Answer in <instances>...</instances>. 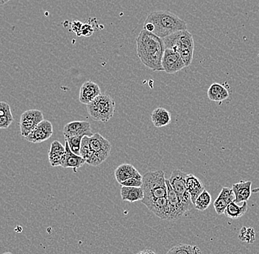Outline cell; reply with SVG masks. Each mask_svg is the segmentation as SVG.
Listing matches in <instances>:
<instances>
[{"label": "cell", "instance_id": "obj_1", "mask_svg": "<svg viewBox=\"0 0 259 254\" xmlns=\"http://www.w3.org/2000/svg\"><path fill=\"white\" fill-rule=\"evenodd\" d=\"M137 54L146 67L154 72H164L162 59L166 48L163 38L142 30L137 37Z\"/></svg>", "mask_w": 259, "mask_h": 254}, {"label": "cell", "instance_id": "obj_2", "mask_svg": "<svg viewBox=\"0 0 259 254\" xmlns=\"http://www.w3.org/2000/svg\"><path fill=\"white\" fill-rule=\"evenodd\" d=\"M144 30L164 38L176 32L187 30V24L170 11H153L144 21Z\"/></svg>", "mask_w": 259, "mask_h": 254}, {"label": "cell", "instance_id": "obj_3", "mask_svg": "<svg viewBox=\"0 0 259 254\" xmlns=\"http://www.w3.org/2000/svg\"><path fill=\"white\" fill-rule=\"evenodd\" d=\"M165 48L175 50L179 53L186 67L191 66L193 60L195 42L193 36L186 30L176 32L163 38Z\"/></svg>", "mask_w": 259, "mask_h": 254}, {"label": "cell", "instance_id": "obj_4", "mask_svg": "<svg viewBox=\"0 0 259 254\" xmlns=\"http://www.w3.org/2000/svg\"><path fill=\"white\" fill-rule=\"evenodd\" d=\"M142 189L144 198H161L167 196V186L165 174L161 170L150 171L143 176Z\"/></svg>", "mask_w": 259, "mask_h": 254}, {"label": "cell", "instance_id": "obj_5", "mask_svg": "<svg viewBox=\"0 0 259 254\" xmlns=\"http://www.w3.org/2000/svg\"><path fill=\"white\" fill-rule=\"evenodd\" d=\"M115 106V102L111 96L101 94L87 105L88 113L95 121L107 123L114 116Z\"/></svg>", "mask_w": 259, "mask_h": 254}, {"label": "cell", "instance_id": "obj_6", "mask_svg": "<svg viewBox=\"0 0 259 254\" xmlns=\"http://www.w3.org/2000/svg\"><path fill=\"white\" fill-rule=\"evenodd\" d=\"M186 177L187 174L177 169L172 173L169 181L181 201L191 210L195 205L186 187Z\"/></svg>", "mask_w": 259, "mask_h": 254}, {"label": "cell", "instance_id": "obj_7", "mask_svg": "<svg viewBox=\"0 0 259 254\" xmlns=\"http://www.w3.org/2000/svg\"><path fill=\"white\" fill-rule=\"evenodd\" d=\"M89 145L98 165L105 161L111 154L112 145L111 143L100 133H95L89 137Z\"/></svg>", "mask_w": 259, "mask_h": 254}, {"label": "cell", "instance_id": "obj_8", "mask_svg": "<svg viewBox=\"0 0 259 254\" xmlns=\"http://www.w3.org/2000/svg\"><path fill=\"white\" fill-rule=\"evenodd\" d=\"M166 186H167V199L169 206V217L168 220L174 221L180 219L186 212L190 211V209L181 201L180 197L171 186L169 180H166Z\"/></svg>", "mask_w": 259, "mask_h": 254}, {"label": "cell", "instance_id": "obj_9", "mask_svg": "<svg viewBox=\"0 0 259 254\" xmlns=\"http://www.w3.org/2000/svg\"><path fill=\"white\" fill-rule=\"evenodd\" d=\"M44 120V115L39 109H28L23 112L20 121L21 136L25 138L30 135V132Z\"/></svg>", "mask_w": 259, "mask_h": 254}, {"label": "cell", "instance_id": "obj_10", "mask_svg": "<svg viewBox=\"0 0 259 254\" xmlns=\"http://www.w3.org/2000/svg\"><path fill=\"white\" fill-rule=\"evenodd\" d=\"M162 66L163 71L169 74L177 73L186 68V64L179 53L170 49L165 50L162 59Z\"/></svg>", "mask_w": 259, "mask_h": 254}, {"label": "cell", "instance_id": "obj_11", "mask_svg": "<svg viewBox=\"0 0 259 254\" xmlns=\"http://www.w3.org/2000/svg\"><path fill=\"white\" fill-rule=\"evenodd\" d=\"M141 203L147 206L155 216L161 220H168L169 217V206L167 196L161 198H144Z\"/></svg>", "mask_w": 259, "mask_h": 254}, {"label": "cell", "instance_id": "obj_12", "mask_svg": "<svg viewBox=\"0 0 259 254\" xmlns=\"http://www.w3.org/2000/svg\"><path fill=\"white\" fill-rule=\"evenodd\" d=\"M53 135V124L50 121L44 120L24 139L32 144H40L50 139Z\"/></svg>", "mask_w": 259, "mask_h": 254}, {"label": "cell", "instance_id": "obj_13", "mask_svg": "<svg viewBox=\"0 0 259 254\" xmlns=\"http://www.w3.org/2000/svg\"><path fill=\"white\" fill-rule=\"evenodd\" d=\"M63 133L65 138L75 136L90 137L94 135L90 123L84 121L68 123L63 127Z\"/></svg>", "mask_w": 259, "mask_h": 254}, {"label": "cell", "instance_id": "obj_14", "mask_svg": "<svg viewBox=\"0 0 259 254\" xmlns=\"http://www.w3.org/2000/svg\"><path fill=\"white\" fill-rule=\"evenodd\" d=\"M101 95V90L98 84L89 80L84 82L80 90L79 100L83 105H88Z\"/></svg>", "mask_w": 259, "mask_h": 254}, {"label": "cell", "instance_id": "obj_15", "mask_svg": "<svg viewBox=\"0 0 259 254\" xmlns=\"http://www.w3.org/2000/svg\"><path fill=\"white\" fill-rule=\"evenodd\" d=\"M235 199V194L232 188L222 187L220 193L214 202V209L217 214L219 216L224 214L228 205L231 202L234 201Z\"/></svg>", "mask_w": 259, "mask_h": 254}, {"label": "cell", "instance_id": "obj_16", "mask_svg": "<svg viewBox=\"0 0 259 254\" xmlns=\"http://www.w3.org/2000/svg\"><path fill=\"white\" fill-rule=\"evenodd\" d=\"M116 180L119 184L129 180V179L136 178L142 180L143 176L139 172L138 170L133 164H120L117 167L114 172Z\"/></svg>", "mask_w": 259, "mask_h": 254}, {"label": "cell", "instance_id": "obj_17", "mask_svg": "<svg viewBox=\"0 0 259 254\" xmlns=\"http://www.w3.org/2000/svg\"><path fill=\"white\" fill-rule=\"evenodd\" d=\"M65 147H66V154L63 156L60 166L63 168L74 169V171L77 172V170L85 164V160L81 156L77 155L72 152L67 142L65 143Z\"/></svg>", "mask_w": 259, "mask_h": 254}, {"label": "cell", "instance_id": "obj_18", "mask_svg": "<svg viewBox=\"0 0 259 254\" xmlns=\"http://www.w3.org/2000/svg\"><path fill=\"white\" fill-rule=\"evenodd\" d=\"M252 181H241L233 184L232 189L235 194V200L237 203L247 201L251 196Z\"/></svg>", "mask_w": 259, "mask_h": 254}, {"label": "cell", "instance_id": "obj_19", "mask_svg": "<svg viewBox=\"0 0 259 254\" xmlns=\"http://www.w3.org/2000/svg\"><path fill=\"white\" fill-rule=\"evenodd\" d=\"M186 187H187L188 192L190 194L192 202L195 205V201L199 197V195L205 190L204 184L196 176L189 174H187V177H186Z\"/></svg>", "mask_w": 259, "mask_h": 254}, {"label": "cell", "instance_id": "obj_20", "mask_svg": "<svg viewBox=\"0 0 259 254\" xmlns=\"http://www.w3.org/2000/svg\"><path fill=\"white\" fill-rule=\"evenodd\" d=\"M65 154H66V147L63 146L61 143L59 141H53L48 153L49 160L52 167L61 165L62 160Z\"/></svg>", "mask_w": 259, "mask_h": 254}, {"label": "cell", "instance_id": "obj_21", "mask_svg": "<svg viewBox=\"0 0 259 254\" xmlns=\"http://www.w3.org/2000/svg\"><path fill=\"white\" fill-rule=\"evenodd\" d=\"M121 197L122 200L128 201L130 203L141 201L144 198V190L142 187L121 186Z\"/></svg>", "mask_w": 259, "mask_h": 254}, {"label": "cell", "instance_id": "obj_22", "mask_svg": "<svg viewBox=\"0 0 259 254\" xmlns=\"http://www.w3.org/2000/svg\"><path fill=\"white\" fill-rule=\"evenodd\" d=\"M151 120L155 127L161 128L170 124L172 121V116L167 109L163 108H158L152 112Z\"/></svg>", "mask_w": 259, "mask_h": 254}, {"label": "cell", "instance_id": "obj_23", "mask_svg": "<svg viewBox=\"0 0 259 254\" xmlns=\"http://www.w3.org/2000/svg\"><path fill=\"white\" fill-rule=\"evenodd\" d=\"M207 94L210 100L216 102H223L229 97V93L226 88L217 82L211 84Z\"/></svg>", "mask_w": 259, "mask_h": 254}, {"label": "cell", "instance_id": "obj_24", "mask_svg": "<svg viewBox=\"0 0 259 254\" xmlns=\"http://www.w3.org/2000/svg\"><path fill=\"white\" fill-rule=\"evenodd\" d=\"M247 201L243 202V204L241 206H239L238 203H236L235 201H232L227 206L224 215L228 218L237 220L244 216L247 213Z\"/></svg>", "mask_w": 259, "mask_h": 254}, {"label": "cell", "instance_id": "obj_25", "mask_svg": "<svg viewBox=\"0 0 259 254\" xmlns=\"http://www.w3.org/2000/svg\"><path fill=\"white\" fill-rule=\"evenodd\" d=\"M14 116L11 112V107L7 102L0 103V128L8 129L14 122Z\"/></svg>", "mask_w": 259, "mask_h": 254}, {"label": "cell", "instance_id": "obj_26", "mask_svg": "<svg viewBox=\"0 0 259 254\" xmlns=\"http://www.w3.org/2000/svg\"><path fill=\"white\" fill-rule=\"evenodd\" d=\"M166 254H202V253L196 245L179 244L171 248Z\"/></svg>", "mask_w": 259, "mask_h": 254}, {"label": "cell", "instance_id": "obj_27", "mask_svg": "<svg viewBox=\"0 0 259 254\" xmlns=\"http://www.w3.org/2000/svg\"><path fill=\"white\" fill-rule=\"evenodd\" d=\"M211 201H212V199H211V194L206 190H205L199 195V197L195 201V208L198 210L202 211V212L206 210L211 205Z\"/></svg>", "mask_w": 259, "mask_h": 254}, {"label": "cell", "instance_id": "obj_28", "mask_svg": "<svg viewBox=\"0 0 259 254\" xmlns=\"http://www.w3.org/2000/svg\"><path fill=\"white\" fill-rule=\"evenodd\" d=\"M239 239L242 242H247L248 244H253L256 240V232L252 227L241 228L239 235Z\"/></svg>", "mask_w": 259, "mask_h": 254}, {"label": "cell", "instance_id": "obj_29", "mask_svg": "<svg viewBox=\"0 0 259 254\" xmlns=\"http://www.w3.org/2000/svg\"><path fill=\"white\" fill-rule=\"evenodd\" d=\"M82 138H83V137L82 136H75L65 138V141L67 142L71 151L75 153L77 155H80Z\"/></svg>", "mask_w": 259, "mask_h": 254}, {"label": "cell", "instance_id": "obj_30", "mask_svg": "<svg viewBox=\"0 0 259 254\" xmlns=\"http://www.w3.org/2000/svg\"><path fill=\"white\" fill-rule=\"evenodd\" d=\"M120 184L121 186H124V187H142L143 181L142 180L131 178L123 181V182L120 183Z\"/></svg>", "mask_w": 259, "mask_h": 254}, {"label": "cell", "instance_id": "obj_31", "mask_svg": "<svg viewBox=\"0 0 259 254\" xmlns=\"http://www.w3.org/2000/svg\"><path fill=\"white\" fill-rule=\"evenodd\" d=\"M94 31H95V29H94L93 26L89 24H84L82 25L81 36L89 37L93 34Z\"/></svg>", "mask_w": 259, "mask_h": 254}, {"label": "cell", "instance_id": "obj_32", "mask_svg": "<svg viewBox=\"0 0 259 254\" xmlns=\"http://www.w3.org/2000/svg\"><path fill=\"white\" fill-rule=\"evenodd\" d=\"M83 24L80 22L79 21H73L72 23V30L75 33L78 37L81 36V32H82V27Z\"/></svg>", "mask_w": 259, "mask_h": 254}, {"label": "cell", "instance_id": "obj_33", "mask_svg": "<svg viewBox=\"0 0 259 254\" xmlns=\"http://www.w3.org/2000/svg\"><path fill=\"white\" fill-rule=\"evenodd\" d=\"M137 254H156L154 251L152 250H145V251H141V252L138 253Z\"/></svg>", "mask_w": 259, "mask_h": 254}, {"label": "cell", "instance_id": "obj_34", "mask_svg": "<svg viewBox=\"0 0 259 254\" xmlns=\"http://www.w3.org/2000/svg\"><path fill=\"white\" fill-rule=\"evenodd\" d=\"M11 0H0V4L1 5H4L5 4L8 3Z\"/></svg>", "mask_w": 259, "mask_h": 254}]
</instances>
